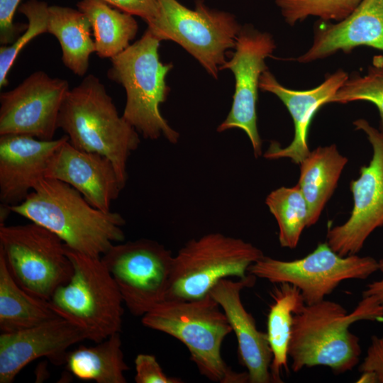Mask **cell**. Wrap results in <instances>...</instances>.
<instances>
[{
  "label": "cell",
  "mask_w": 383,
  "mask_h": 383,
  "mask_svg": "<svg viewBox=\"0 0 383 383\" xmlns=\"http://www.w3.org/2000/svg\"><path fill=\"white\" fill-rule=\"evenodd\" d=\"M120 333L96 345H80L68 353L67 369L76 377L96 383H126L124 372L129 370L121 349Z\"/></svg>",
  "instance_id": "cell-24"
},
{
  "label": "cell",
  "mask_w": 383,
  "mask_h": 383,
  "mask_svg": "<svg viewBox=\"0 0 383 383\" xmlns=\"http://www.w3.org/2000/svg\"><path fill=\"white\" fill-rule=\"evenodd\" d=\"M347 162L333 144L318 147L299 164L298 184L308 204L309 227L319 219Z\"/></svg>",
  "instance_id": "cell-21"
},
{
  "label": "cell",
  "mask_w": 383,
  "mask_h": 383,
  "mask_svg": "<svg viewBox=\"0 0 383 383\" xmlns=\"http://www.w3.org/2000/svg\"><path fill=\"white\" fill-rule=\"evenodd\" d=\"M9 209L54 233L67 247L92 257H101L125 238L126 221L119 213L95 208L57 179H42L23 202Z\"/></svg>",
  "instance_id": "cell-1"
},
{
  "label": "cell",
  "mask_w": 383,
  "mask_h": 383,
  "mask_svg": "<svg viewBox=\"0 0 383 383\" xmlns=\"http://www.w3.org/2000/svg\"><path fill=\"white\" fill-rule=\"evenodd\" d=\"M362 0H276L284 21L293 26L309 17L339 22L348 17Z\"/></svg>",
  "instance_id": "cell-29"
},
{
  "label": "cell",
  "mask_w": 383,
  "mask_h": 383,
  "mask_svg": "<svg viewBox=\"0 0 383 383\" xmlns=\"http://www.w3.org/2000/svg\"><path fill=\"white\" fill-rule=\"evenodd\" d=\"M231 58L221 67L228 69L235 77V92L231 109L217 131L223 132L239 128L248 135L255 157L262 155V140L257 126L256 106L260 79L268 70L265 59L276 48L271 34L250 26L242 27Z\"/></svg>",
  "instance_id": "cell-13"
},
{
  "label": "cell",
  "mask_w": 383,
  "mask_h": 383,
  "mask_svg": "<svg viewBox=\"0 0 383 383\" xmlns=\"http://www.w3.org/2000/svg\"><path fill=\"white\" fill-rule=\"evenodd\" d=\"M160 43L147 29L138 40L111 59L107 75L124 87L126 102L122 116L143 138L157 140L163 136L176 143L179 134L159 109L169 94L165 77L172 68V64L160 62Z\"/></svg>",
  "instance_id": "cell-5"
},
{
  "label": "cell",
  "mask_w": 383,
  "mask_h": 383,
  "mask_svg": "<svg viewBox=\"0 0 383 383\" xmlns=\"http://www.w3.org/2000/svg\"><path fill=\"white\" fill-rule=\"evenodd\" d=\"M77 6L91 23L95 52L100 57L111 59L123 52L138 32L132 15L111 9L102 0H81Z\"/></svg>",
  "instance_id": "cell-26"
},
{
  "label": "cell",
  "mask_w": 383,
  "mask_h": 383,
  "mask_svg": "<svg viewBox=\"0 0 383 383\" xmlns=\"http://www.w3.org/2000/svg\"><path fill=\"white\" fill-rule=\"evenodd\" d=\"M360 372L372 371L377 377L378 383H383V335H372L366 355L359 366Z\"/></svg>",
  "instance_id": "cell-34"
},
{
  "label": "cell",
  "mask_w": 383,
  "mask_h": 383,
  "mask_svg": "<svg viewBox=\"0 0 383 383\" xmlns=\"http://www.w3.org/2000/svg\"><path fill=\"white\" fill-rule=\"evenodd\" d=\"M65 250L73 273L53 293L48 301L50 307L77 326L86 339L96 343L120 333L123 300L101 257L81 253L66 245Z\"/></svg>",
  "instance_id": "cell-6"
},
{
  "label": "cell",
  "mask_w": 383,
  "mask_h": 383,
  "mask_svg": "<svg viewBox=\"0 0 383 383\" xmlns=\"http://www.w3.org/2000/svg\"><path fill=\"white\" fill-rule=\"evenodd\" d=\"M263 256L252 243L221 233L193 238L174 256L165 299H200L221 279L245 277L249 266Z\"/></svg>",
  "instance_id": "cell-7"
},
{
  "label": "cell",
  "mask_w": 383,
  "mask_h": 383,
  "mask_svg": "<svg viewBox=\"0 0 383 383\" xmlns=\"http://www.w3.org/2000/svg\"><path fill=\"white\" fill-rule=\"evenodd\" d=\"M101 259L134 316H143L165 300L174 256L156 241L140 239L113 244Z\"/></svg>",
  "instance_id": "cell-11"
},
{
  "label": "cell",
  "mask_w": 383,
  "mask_h": 383,
  "mask_svg": "<svg viewBox=\"0 0 383 383\" xmlns=\"http://www.w3.org/2000/svg\"><path fill=\"white\" fill-rule=\"evenodd\" d=\"M357 382L378 383L377 377L372 371L361 372V375L357 381Z\"/></svg>",
  "instance_id": "cell-36"
},
{
  "label": "cell",
  "mask_w": 383,
  "mask_h": 383,
  "mask_svg": "<svg viewBox=\"0 0 383 383\" xmlns=\"http://www.w3.org/2000/svg\"><path fill=\"white\" fill-rule=\"evenodd\" d=\"M256 277L248 274L238 281L220 279L209 291L226 314L238 341V355L245 367L250 383L272 382V354L267 333L260 331L254 318L245 309L240 292L255 284Z\"/></svg>",
  "instance_id": "cell-19"
},
{
  "label": "cell",
  "mask_w": 383,
  "mask_h": 383,
  "mask_svg": "<svg viewBox=\"0 0 383 383\" xmlns=\"http://www.w3.org/2000/svg\"><path fill=\"white\" fill-rule=\"evenodd\" d=\"M378 270L382 273V277L368 284L362 292V296L374 297L383 305V258L378 261Z\"/></svg>",
  "instance_id": "cell-35"
},
{
  "label": "cell",
  "mask_w": 383,
  "mask_h": 383,
  "mask_svg": "<svg viewBox=\"0 0 383 383\" xmlns=\"http://www.w3.org/2000/svg\"><path fill=\"white\" fill-rule=\"evenodd\" d=\"M57 126L74 147L109 158L125 187L128 160L139 146V133L119 116L98 77L89 74L68 91L60 110Z\"/></svg>",
  "instance_id": "cell-3"
},
{
  "label": "cell",
  "mask_w": 383,
  "mask_h": 383,
  "mask_svg": "<svg viewBox=\"0 0 383 383\" xmlns=\"http://www.w3.org/2000/svg\"><path fill=\"white\" fill-rule=\"evenodd\" d=\"M359 46L383 52V0H362L345 19L316 28L311 46L296 60L309 63Z\"/></svg>",
  "instance_id": "cell-20"
},
{
  "label": "cell",
  "mask_w": 383,
  "mask_h": 383,
  "mask_svg": "<svg viewBox=\"0 0 383 383\" xmlns=\"http://www.w3.org/2000/svg\"><path fill=\"white\" fill-rule=\"evenodd\" d=\"M160 12L148 23L157 39L172 40L191 54L213 77L217 78L234 48L242 28L231 13L213 10L198 1L189 9L177 0H159Z\"/></svg>",
  "instance_id": "cell-8"
},
{
  "label": "cell",
  "mask_w": 383,
  "mask_h": 383,
  "mask_svg": "<svg viewBox=\"0 0 383 383\" xmlns=\"http://www.w3.org/2000/svg\"><path fill=\"white\" fill-rule=\"evenodd\" d=\"M377 270L374 258L340 256L325 242L298 260L285 261L264 255L249 266L248 273L273 284H291L300 290L306 304H313L324 300L342 282L365 279Z\"/></svg>",
  "instance_id": "cell-10"
},
{
  "label": "cell",
  "mask_w": 383,
  "mask_h": 383,
  "mask_svg": "<svg viewBox=\"0 0 383 383\" xmlns=\"http://www.w3.org/2000/svg\"><path fill=\"white\" fill-rule=\"evenodd\" d=\"M91 30L88 18L79 9L60 6H49L47 32L58 40L64 65L79 77L87 73L89 57L96 52Z\"/></svg>",
  "instance_id": "cell-22"
},
{
  "label": "cell",
  "mask_w": 383,
  "mask_h": 383,
  "mask_svg": "<svg viewBox=\"0 0 383 383\" xmlns=\"http://www.w3.org/2000/svg\"><path fill=\"white\" fill-rule=\"evenodd\" d=\"M273 302L267 316V335L272 354V382H282L281 374L288 372V350L294 316L306 304L300 290L289 283H279L272 292Z\"/></svg>",
  "instance_id": "cell-23"
},
{
  "label": "cell",
  "mask_w": 383,
  "mask_h": 383,
  "mask_svg": "<svg viewBox=\"0 0 383 383\" xmlns=\"http://www.w3.org/2000/svg\"><path fill=\"white\" fill-rule=\"evenodd\" d=\"M137 383H180L181 379L168 377L154 355L139 354L135 359Z\"/></svg>",
  "instance_id": "cell-31"
},
{
  "label": "cell",
  "mask_w": 383,
  "mask_h": 383,
  "mask_svg": "<svg viewBox=\"0 0 383 383\" xmlns=\"http://www.w3.org/2000/svg\"><path fill=\"white\" fill-rule=\"evenodd\" d=\"M348 74L340 69L326 76L318 86L307 90H294L281 84L268 70L261 74L259 87L277 96L289 111L294 126L292 142L282 148L272 141L264 157L268 160L289 158L295 164H300L308 156V132L310 123L317 111L328 104L348 77Z\"/></svg>",
  "instance_id": "cell-17"
},
{
  "label": "cell",
  "mask_w": 383,
  "mask_h": 383,
  "mask_svg": "<svg viewBox=\"0 0 383 383\" xmlns=\"http://www.w3.org/2000/svg\"><path fill=\"white\" fill-rule=\"evenodd\" d=\"M0 253L16 283L28 294L48 301L73 273L64 242L33 222L0 225Z\"/></svg>",
  "instance_id": "cell-9"
},
{
  "label": "cell",
  "mask_w": 383,
  "mask_h": 383,
  "mask_svg": "<svg viewBox=\"0 0 383 383\" xmlns=\"http://www.w3.org/2000/svg\"><path fill=\"white\" fill-rule=\"evenodd\" d=\"M68 137L41 140L22 134L0 135V200L11 207L23 202L45 177L49 161Z\"/></svg>",
  "instance_id": "cell-16"
},
{
  "label": "cell",
  "mask_w": 383,
  "mask_h": 383,
  "mask_svg": "<svg viewBox=\"0 0 383 383\" xmlns=\"http://www.w3.org/2000/svg\"><path fill=\"white\" fill-rule=\"evenodd\" d=\"M48 9L47 3L38 0H29L20 6L18 11L27 18L28 27L12 44L0 48L1 88L8 84V73L22 48L36 36L47 32Z\"/></svg>",
  "instance_id": "cell-30"
},
{
  "label": "cell",
  "mask_w": 383,
  "mask_h": 383,
  "mask_svg": "<svg viewBox=\"0 0 383 383\" xmlns=\"http://www.w3.org/2000/svg\"><path fill=\"white\" fill-rule=\"evenodd\" d=\"M362 320H383V305L372 296H362L351 313L330 300L305 304L294 316L288 350L292 370L323 365L335 374L352 370L359 363L361 348L349 328Z\"/></svg>",
  "instance_id": "cell-2"
},
{
  "label": "cell",
  "mask_w": 383,
  "mask_h": 383,
  "mask_svg": "<svg viewBox=\"0 0 383 383\" xmlns=\"http://www.w3.org/2000/svg\"><path fill=\"white\" fill-rule=\"evenodd\" d=\"M45 177L62 181L77 190L93 206L111 211L123 189L116 168L106 157L79 150L68 140L51 157Z\"/></svg>",
  "instance_id": "cell-18"
},
{
  "label": "cell",
  "mask_w": 383,
  "mask_h": 383,
  "mask_svg": "<svg viewBox=\"0 0 383 383\" xmlns=\"http://www.w3.org/2000/svg\"><path fill=\"white\" fill-rule=\"evenodd\" d=\"M265 204L278 224L280 245L295 248L304 229L309 227L308 204L299 184L273 190Z\"/></svg>",
  "instance_id": "cell-27"
},
{
  "label": "cell",
  "mask_w": 383,
  "mask_h": 383,
  "mask_svg": "<svg viewBox=\"0 0 383 383\" xmlns=\"http://www.w3.org/2000/svg\"><path fill=\"white\" fill-rule=\"evenodd\" d=\"M353 125L366 135L372 157L360 168V177L350 182L354 201L350 216L327 233L326 243L340 256L357 255L370 234L383 226V133L363 118Z\"/></svg>",
  "instance_id": "cell-12"
},
{
  "label": "cell",
  "mask_w": 383,
  "mask_h": 383,
  "mask_svg": "<svg viewBox=\"0 0 383 383\" xmlns=\"http://www.w3.org/2000/svg\"><path fill=\"white\" fill-rule=\"evenodd\" d=\"M70 90L67 80L36 71L0 94V135L22 134L52 140L60 110Z\"/></svg>",
  "instance_id": "cell-14"
},
{
  "label": "cell",
  "mask_w": 383,
  "mask_h": 383,
  "mask_svg": "<svg viewBox=\"0 0 383 383\" xmlns=\"http://www.w3.org/2000/svg\"><path fill=\"white\" fill-rule=\"evenodd\" d=\"M59 316L48 301L22 289L9 271L0 253V330L12 333L24 330Z\"/></svg>",
  "instance_id": "cell-25"
},
{
  "label": "cell",
  "mask_w": 383,
  "mask_h": 383,
  "mask_svg": "<svg viewBox=\"0 0 383 383\" xmlns=\"http://www.w3.org/2000/svg\"><path fill=\"white\" fill-rule=\"evenodd\" d=\"M21 0H0V43L12 44L28 24L13 23V16Z\"/></svg>",
  "instance_id": "cell-32"
},
{
  "label": "cell",
  "mask_w": 383,
  "mask_h": 383,
  "mask_svg": "<svg viewBox=\"0 0 383 383\" xmlns=\"http://www.w3.org/2000/svg\"><path fill=\"white\" fill-rule=\"evenodd\" d=\"M365 101L374 104L379 113V131L383 133V59H374L365 74L353 72L328 103L348 104Z\"/></svg>",
  "instance_id": "cell-28"
},
{
  "label": "cell",
  "mask_w": 383,
  "mask_h": 383,
  "mask_svg": "<svg viewBox=\"0 0 383 383\" xmlns=\"http://www.w3.org/2000/svg\"><path fill=\"white\" fill-rule=\"evenodd\" d=\"M220 308L209 293L193 300L165 299L143 316L142 323L185 345L200 374L209 380L248 382L247 372H233L222 358V343L233 331Z\"/></svg>",
  "instance_id": "cell-4"
},
{
  "label": "cell",
  "mask_w": 383,
  "mask_h": 383,
  "mask_svg": "<svg viewBox=\"0 0 383 383\" xmlns=\"http://www.w3.org/2000/svg\"><path fill=\"white\" fill-rule=\"evenodd\" d=\"M86 338L67 320L57 316L37 326L0 335V383L12 382L28 364L47 357L52 364L65 363L68 349Z\"/></svg>",
  "instance_id": "cell-15"
},
{
  "label": "cell",
  "mask_w": 383,
  "mask_h": 383,
  "mask_svg": "<svg viewBox=\"0 0 383 383\" xmlns=\"http://www.w3.org/2000/svg\"><path fill=\"white\" fill-rule=\"evenodd\" d=\"M130 15L142 18L147 23L155 20L160 12L159 0H102Z\"/></svg>",
  "instance_id": "cell-33"
}]
</instances>
